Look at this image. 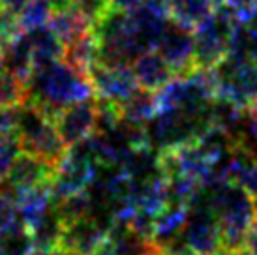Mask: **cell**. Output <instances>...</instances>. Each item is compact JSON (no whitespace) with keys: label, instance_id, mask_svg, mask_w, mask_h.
<instances>
[{"label":"cell","instance_id":"cell-1","mask_svg":"<svg viewBox=\"0 0 257 255\" xmlns=\"http://www.w3.org/2000/svg\"><path fill=\"white\" fill-rule=\"evenodd\" d=\"M96 96L86 73L72 68L64 60L32 71L27 81V99L55 118L62 109Z\"/></svg>","mask_w":257,"mask_h":255},{"label":"cell","instance_id":"cell-2","mask_svg":"<svg viewBox=\"0 0 257 255\" xmlns=\"http://www.w3.org/2000/svg\"><path fill=\"white\" fill-rule=\"evenodd\" d=\"M203 197L220 223L223 255L242 249L246 233L255 220V199L233 180L208 186Z\"/></svg>","mask_w":257,"mask_h":255},{"label":"cell","instance_id":"cell-3","mask_svg":"<svg viewBox=\"0 0 257 255\" xmlns=\"http://www.w3.org/2000/svg\"><path fill=\"white\" fill-rule=\"evenodd\" d=\"M242 25L238 15L229 6L221 4L205 23L193 30L195 36V62L197 66H218L231 53L236 30Z\"/></svg>","mask_w":257,"mask_h":255},{"label":"cell","instance_id":"cell-4","mask_svg":"<svg viewBox=\"0 0 257 255\" xmlns=\"http://www.w3.org/2000/svg\"><path fill=\"white\" fill-rule=\"evenodd\" d=\"M220 73V96L240 109H248L257 101V60L244 55L229 53L218 64Z\"/></svg>","mask_w":257,"mask_h":255},{"label":"cell","instance_id":"cell-5","mask_svg":"<svg viewBox=\"0 0 257 255\" xmlns=\"http://www.w3.org/2000/svg\"><path fill=\"white\" fill-rule=\"evenodd\" d=\"M182 240L190 251L197 255H223L220 223L203 195L190 206Z\"/></svg>","mask_w":257,"mask_h":255},{"label":"cell","instance_id":"cell-6","mask_svg":"<svg viewBox=\"0 0 257 255\" xmlns=\"http://www.w3.org/2000/svg\"><path fill=\"white\" fill-rule=\"evenodd\" d=\"M156 51L165 58V62L171 66L175 75H188L197 66L193 30L173 21H169L165 32L160 38Z\"/></svg>","mask_w":257,"mask_h":255},{"label":"cell","instance_id":"cell-7","mask_svg":"<svg viewBox=\"0 0 257 255\" xmlns=\"http://www.w3.org/2000/svg\"><path fill=\"white\" fill-rule=\"evenodd\" d=\"M88 79L98 98L111 99L118 105L139 88L136 71L130 64L107 66V64L98 62L88 71Z\"/></svg>","mask_w":257,"mask_h":255},{"label":"cell","instance_id":"cell-8","mask_svg":"<svg viewBox=\"0 0 257 255\" xmlns=\"http://www.w3.org/2000/svg\"><path fill=\"white\" fill-rule=\"evenodd\" d=\"M113 220L100 216H86L83 220L64 225L60 246L77 251L79 255H94L107 242Z\"/></svg>","mask_w":257,"mask_h":255},{"label":"cell","instance_id":"cell-9","mask_svg":"<svg viewBox=\"0 0 257 255\" xmlns=\"http://www.w3.org/2000/svg\"><path fill=\"white\" fill-rule=\"evenodd\" d=\"M53 120L66 147L83 141L96 132V98L66 107Z\"/></svg>","mask_w":257,"mask_h":255},{"label":"cell","instance_id":"cell-10","mask_svg":"<svg viewBox=\"0 0 257 255\" xmlns=\"http://www.w3.org/2000/svg\"><path fill=\"white\" fill-rule=\"evenodd\" d=\"M55 175V167L45 163L38 156L21 150L8 171V177L2 184L12 190H27L40 184H47Z\"/></svg>","mask_w":257,"mask_h":255},{"label":"cell","instance_id":"cell-11","mask_svg":"<svg viewBox=\"0 0 257 255\" xmlns=\"http://www.w3.org/2000/svg\"><path fill=\"white\" fill-rule=\"evenodd\" d=\"M132 68L136 71L137 83L141 88H147L150 92H158L160 88H164L173 77L175 71L171 66L165 62V58L158 51H145L134 60Z\"/></svg>","mask_w":257,"mask_h":255},{"label":"cell","instance_id":"cell-12","mask_svg":"<svg viewBox=\"0 0 257 255\" xmlns=\"http://www.w3.org/2000/svg\"><path fill=\"white\" fill-rule=\"evenodd\" d=\"M49 29L66 45L81 36L92 32L94 23L77 4H70V6L55 8V14L49 21Z\"/></svg>","mask_w":257,"mask_h":255},{"label":"cell","instance_id":"cell-13","mask_svg":"<svg viewBox=\"0 0 257 255\" xmlns=\"http://www.w3.org/2000/svg\"><path fill=\"white\" fill-rule=\"evenodd\" d=\"M109 244L118 255H160L162 249L156 242L134 231L122 221H113L109 231Z\"/></svg>","mask_w":257,"mask_h":255},{"label":"cell","instance_id":"cell-14","mask_svg":"<svg viewBox=\"0 0 257 255\" xmlns=\"http://www.w3.org/2000/svg\"><path fill=\"white\" fill-rule=\"evenodd\" d=\"M27 34H29L30 45H32L34 70L62 60V57H64V43L55 36V32L49 29V25L42 27V29L29 30Z\"/></svg>","mask_w":257,"mask_h":255},{"label":"cell","instance_id":"cell-15","mask_svg":"<svg viewBox=\"0 0 257 255\" xmlns=\"http://www.w3.org/2000/svg\"><path fill=\"white\" fill-rule=\"evenodd\" d=\"M214 10L212 0H169L167 4L169 19L190 30H195L201 23L207 21Z\"/></svg>","mask_w":257,"mask_h":255},{"label":"cell","instance_id":"cell-16","mask_svg":"<svg viewBox=\"0 0 257 255\" xmlns=\"http://www.w3.org/2000/svg\"><path fill=\"white\" fill-rule=\"evenodd\" d=\"M2 60H4V70L12 71L25 83L29 81L34 71V62H32V45L27 32L17 36L14 42H10L2 49Z\"/></svg>","mask_w":257,"mask_h":255},{"label":"cell","instance_id":"cell-17","mask_svg":"<svg viewBox=\"0 0 257 255\" xmlns=\"http://www.w3.org/2000/svg\"><path fill=\"white\" fill-rule=\"evenodd\" d=\"M188 212H190L188 205L169 201V205L158 214L156 221H154V236L152 238L158 246H164L182 233L186 220H188Z\"/></svg>","mask_w":257,"mask_h":255},{"label":"cell","instance_id":"cell-18","mask_svg":"<svg viewBox=\"0 0 257 255\" xmlns=\"http://www.w3.org/2000/svg\"><path fill=\"white\" fill-rule=\"evenodd\" d=\"M122 120L136 124V126H149L158 114L156 92H150L147 88H137L128 99L120 103Z\"/></svg>","mask_w":257,"mask_h":255},{"label":"cell","instance_id":"cell-19","mask_svg":"<svg viewBox=\"0 0 257 255\" xmlns=\"http://www.w3.org/2000/svg\"><path fill=\"white\" fill-rule=\"evenodd\" d=\"M62 60L88 75V71L100 62V45H98L94 32H88L73 42L66 43Z\"/></svg>","mask_w":257,"mask_h":255},{"label":"cell","instance_id":"cell-20","mask_svg":"<svg viewBox=\"0 0 257 255\" xmlns=\"http://www.w3.org/2000/svg\"><path fill=\"white\" fill-rule=\"evenodd\" d=\"M29 231L32 234L36 251L38 249H51L60 246L62 234H64V223H62L60 216L57 214V210H55V203H53V208L49 212L45 214L36 225L30 227Z\"/></svg>","mask_w":257,"mask_h":255},{"label":"cell","instance_id":"cell-21","mask_svg":"<svg viewBox=\"0 0 257 255\" xmlns=\"http://www.w3.org/2000/svg\"><path fill=\"white\" fill-rule=\"evenodd\" d=\"M231 152H240L257 160V101L244 109L240 128L231 139Z\"/></svg>","mask_w":257,"mask_h":255},{"label":"cell","instance_id":"cell-22","mask_svg":"<svg viewBox=\"0 0 257 255\" xmlns=\"http://www.w3.org/2000/svg\"><path fill=\"white\" fill-rule=\"evenodd\" d=\"M55 14V4L51 0H29V4L19 12V21L25 32L47 27Z\"/></svg>","mask_w":257,"mask_h":255},{"label":"cell","instance_id":"cell-23","mask_svg":"<svg viewBox=\"0 0 257 255\" xmlns=\"http://www.w3.org/2000/svg\"><path fill=\"white\" fill-rule=\"evenodd\" d=\"M27 101V83L12 71H0V107L19 105Z\"/></svg>","mask_w":257,"mask_h":255},{"label":"cell","instance_id":"cell-24","mask_svg":"<svg viewBox=\"0 0 257 255\" xmlns=\"http://www.w3.org/2000/svg\"><path fill=\"white\" fill-rule=\"evenodd\" d=\"M4 240V255H32L36 251L32 234L25 225L12 229L10 233L2 234Z\"/></svg>","mask_w":257,"mask_h":255},{"label":"cell","instance_id":"cell-25","mask_svg":"<svg viewBox=\"0 0 257 255\" xmlns=\"http://www.w3.org/2000/svg\"><path fill=\"white\" fill-rule=\"evenodd\" d=\"M19 225H23V221L14 195L4 188H0V234L10 233L12 229Z\"/></svg>","mask_w":257,"mask_h":255},{"label":"cell","instance_id":"cell-26","mask_svg":"<svg viewBox=\"0 0 257 255\" xmlns=\"http://www.w3.org/2000/svg\"><path fill=\"white\" fill-rule=\"evenodd\" d=\"M25 30L19 21V14H15L8 8L0 6V51L10 42H14L17 36H21Z\"/></svg>","mask_w":257,"mask_h":255},{"label":"cell","instance_id":"cell-27","mask_svg":"<svg viewBox=\"0 0 257 255\" xmlns=\"http://www.w3.org/2000/svg\"><path fill=\"white\" fill-rule=\"evenodd\" d=\"M19 152H21V145L15 137L0 135V184L6 180L8 171H10L12 163H14Z\"/></svg>","mask_w":257,"mask_h":255},{"label":"cell","instance_id":"cell-28","mask_svg":"<svg viewBox=\"0 0 257 255\" xmlns=\"http://www.w3.org/2000/svg\"><path fill=\"white\" fill-rule=\"evenodd\" d=\"M19 116H21V103L19 105L0 107V135H4V137H15L17 139Z\"/></svg>","mask_w":257,"mask_h":255},{"label":"cell","instance_id":"cell-29","mask_svg":"<svg viewBox=\"0 0 257 255\" xmlns=\"http://www.w3.org/2000/svg\"><path fill=\"white\" fill-rule=\"evenodd\" d=\"M221 4L231 8L242 23L257 12V0H223Z\"/></svg>","mask_w":257,"mask_h":255},{"label":"cell","instance_id":"cell-30","mask_svg":"<svg viewBox=\"0 0 257 255\" xmlns=\"http://www.w3.org/2000/svg\"><path fill=\"white\" fill-rule=\"evenodd\" d=\"M244 248L248 249L251 255H257V218L250 225L248 233H246V240H244Z\"/></svg>","mask_w":257,"mask_h":255},{"label":"cell","instance_id":"cell-31","mask_svg":"<svg viewBox=\"0 0 257 255\" xmlns=\"http://www.w3.org/2000/svg\"><path fill=\"white\" fill-rule=\"evenodd\" d=\"M109 4V8L113 10H122V12H130L137 8L139 4H143V0H105Z\"/></svg>","mask_w":257,"mask_h":255},{"label":"cell","instance_id":"cell-32","mask_svg":"<svg viewBox=\"0 0 257 255\" xmlns=\"http://www.w3.org/2000/svg\"><path fill=\"white\" fill-rule=\"evenodd\" d=\"M32 255H79V253L73 251V249L64 248V246H57V248H51V249H38Z\"/></svg>","mask_w":257,"mask_h":255},{"label":"cell","instance_id":"cell-33","mask_svg":"<svg viewBox=\"0 0 257 255\" xmlns=\"http://www.w3.org/2000/svg\"><path fill=\"white\" fill-rule=\"evenodd\" d=\"M27 4H29V0H0V6L8 8V10H12L15 14H19Z\"/></svg>","mask_w":257,"mask_h":255},{"label":"cell","instance_id":"cell-34","mask_svg":"<svg viewBox=\"0 0 257 255\" xmlns=\"http://www.w3.org/2000/svg\"><path fill=\"white\" fill-rule=\"evenodd\" d=\"M143 4H147L150 8H156V10H162V12H167L169 0H143Z\"/></svg>","mask_w":257,"mask_h":255},{"label":"cell","instance_id":"cell-35","mask_svg":"<svg viewBox=\"0 0 257 255\" xmlns=\"http://www.w3.org/2000/svg\"><path fill=\"white\" fill-rule=\"evenodd\" d=\"M55 8H62V6H70V4H75L77 0H51Z\"/></svg>","mask_w":257,"mask_h":255},{"label":"cell","instance_id":"cell-36","mask_svg":"<svg viewBox=\"0 0 257 255\" xmlns=\"http://www.w3.org/2000/svg\"><path fill=\"white\" fill-rule=\"evenodd\" d=\"M225 255H251V253L246 248H242V249H236V251H231V253H225Z\"/></svg>","mask_w":257,"mask_h":255},{"label":"cell","instance_id":"cell-37","mask_svg":"<svg viewBox=\"0 0 257 255\" xmlns=\"http://www.w3.org/2000/svg\"><path fill=\"white\" fill-rule=\"evenodd\" d=\"M0 255H4V240H2V234H0Z\"/></svg>","mask_w":257,"mask_h":255},{"label":"cell","instance_id":"cell-38","mask_svg":"<svg viewBox=\"0 0 257 255\" xmlns=\"http://www.w3.org/2000/svg\"><path fill=\"white\" fill-rule=\"evenodd\" d=\"M4 70V60H2V51H0V71Z\"/></svg>","mask_w":257,"mask_h":255},{"label":"cell","instance_id":"cell-39","mask_svg":"<svg viewBox=\"0 0 257 255\" xmlns=\"http://www.w3.org/2000/svg\"><path fill=\"white\" fill-rule=\"evenodd\" d=\"M186 255H197V253H193V251H190V253H186Z\"/></svg>","mask_w":257,"mask_h":255},{"label":"cell","instance_id":"cell-40","mask_svg":"<svg viewBox=\"0 0 257 255\" xmlns=\"http://www.w3.org/2000/svg\"><path fill=\"white\" fill-rule=\"evenodd\" d=\"M160 255H162V253H160Z\"/></svg>","mask_w":257,"mask_h":255}]
</instances>
